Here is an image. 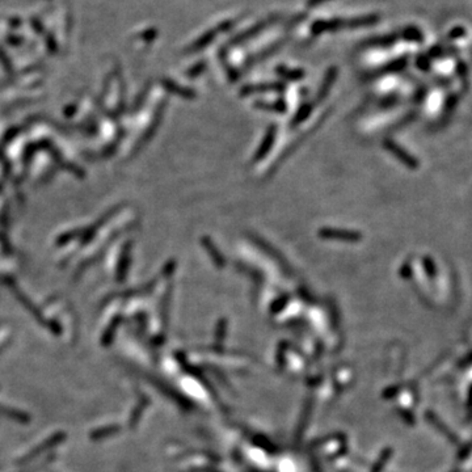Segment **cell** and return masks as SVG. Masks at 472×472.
Returning <instances> with one entry per match:
<instances>
[{"label": "cell", "mask_w": 472, "mask_h": 472, "mask_svg": "<svg viewBox=\"0 0 472 472\" xmlns=\"http://www.w3.org/2000/svg\"><path fill=\"white\" fill-rule=\"evenodd\" d=\"M217 35H218L217 28H214V29H209L207 32H205L202 35H201L200 39H197L196 41H194L193 44H192L191 46L186 49V51H188V53H196V51L202 50V49H205L206 46H209L211 42L214 41Z\"/></svg>", "instance_id": "obj_9"}, {"label": "cell", "mask_w": 472, "mask_h": 472, "mask_svg": "<svg viewBox=\"0 0 472 472\" xmlns=\"http://www.w3.org/2000/svg\"><path fill=\"white\" fill-rule=\"evenodd\" d=\"M164 85H165V88L169 89L171 92H173V93H177L179 96L185 97V99H193V97H196V92L192 91V89H188V88H182V87L175 84V83L171 82V80H164Z\"/></svg>", "instance_id": "obj_17"}, {"label": "cell", "mask_w": 472, "mask_h": 472, "mask_svg": "<svg viewBox=\"0 0 472 472\" xmlns=\"http://www.w3.org/2000/svg\"><path fill=\"white\" fill-rule=\"evenodd\" d=\"M452 51H458L457 49L454 47H443L437 45V46H433L431 49H429L428 56L429 58H442V56L446 55H451Z\"/></svg>", "instance_id": "obj_18"}, {"label": "cell", "mask_w": 472, "mask_h": 472, "mask_svg": "<svg viewBox=\"0 0 472 472\" xmlns=\"http://www.w3.org/2000/svg\"><path fill=\"white\" fill-rule=\"evenodd\" d=\"M408 65V55H403L400 58H396L393 61H391L388 65L384 66L382 68V72L388 73V72H399V71L404 70Z\"/></svg>", "instance_id": "obj_14"}, {"label": "cell", "mask_w": 472, "mask_h": 472, "mask_svg": "<svg viewBox=\"0 0 472 472\" xmlns=\"http://www.w3.org/2000/svg\"><path fill=\"white\" fill-rule=\"evenodd\" d=\"M279 18H281V15H273V16H270V17L264 18V20H261V21H258V23L255 24L253 27L248 28V29H246L244 32H241L240 34L235 35L234 39H232L231 41H230V45H232V46H234V45H240V44H243V42L248 41V40L253 39V37H256V35L260 34V33L262 32V30H265L267 28H269L270 25H272V24H274L276 21H278Z\"/></svg>", "instance_id": "obj_2"}, {"label": "cell", "mask_w": 472, "mask_h": 472, "mask_svg": "<svg viewBox=\"0 0 472 472\" xmlns=\"http://www.w3.org/2000/svg\"><path fill=\"white\" fill-rule=\"evenodd\" d=\"M340 29H344V18H331V20L317 18L310 27L311 34L315 37L327 32H337Z\"/></svg>", "instance_id": "obj_4"}, {"label": "cell", "mask_w": 472, "mask_h": 472, "mask_svg": "<svg viewBox=\"0 0 472 472\" xmlns=\"http://www.w3.org/2000/svg\"><path fill=\"white\" fill-rule=\"evenodd\" d=\"M203 246H205L206 251H207L209 255H210L211 258H213L215 267L224 268V265H226V260H224V257L222 256V253L218 251L217 247L214 246V243L211 241V239L203 238Z\"/></svg>", "instance_id": "obj_11"}, {"label": "cell", "mask_w": 472, "mask_h": 472, "mask_svg": "<svg viewBox=\"0 0 472 472\" xmlns=\"http://www.w3.org/2000/svg\"><path fill=\"white\" fill-rule=\"evenodd\" d=\"M276 133H277L276 125H270L269 129H268V131H267V134H265L264 139H262L261 144H260V147H258L257 153H256L255 160H261V159L264 158L268 153H269V150L273 147V143H274V141H276Z\"/></svg>", "instance_id": "obj_8"}, {"label": "cell", "mask_w": 472, "mask_h": 472, "mask_svg": "<svg viewBox=\"0 0 472 472\" xmlns=\"http://www.w3.org/2000/svg\"><path fill=\"white\" fill-rule=\"evenodd\" d=\"M383 146L386 150L390 151L398 160L402 161L403 164H404L405 167L409 168V169H417V168H419V160H417L413 155H411V154L408 153V151H405L404 148H403L402 146H399L396 142L391 141V139H386Z\"/></svg>", "instance_id": "obj_3"}, {"label": "cell", "mask_w": 472, "mask_h": 472, "mask_svg": "<svg viewBox=\"0 0 472 472\" xmlns=\"http://www.w3.org/2000/svg\"><path fill=\"white\" fill-rule=\"evenodd\" d=\"M329 2H332V0H307V2H306V6H307L308 8H314V7H319L324 3H329Z\"/></svg>", "instance_id": "obj_26"}, {"label": "cell", "mask_w": 472, "mask_h": 472, "mask_svg": "<svg viewBox=\"0 0 472 472\" xmlns=\"http://www.w3.org/2000/svg\"><path fill=\"white\" fill-rule=\"evenodd\" d=\"M338 75V68L336 66H332L327 70L326 75H324V80H323L322 85H320V89L317 92V101L324 100L328 95L329 89L332 88V85H333L334 80L337 79Z\"/></svg>", "instance_id": "obj_7"}, {"label": "cell", "mask_w": 472, "mask_h": 472, "mask_svg": "<svg viewBox=\"0 0 472 472\" xmlns=\"http://www.w3.org/2000/svg\"><path fill=\"white\" fill-rule=\"evenodd\" d=\"M285 84L284 83H260V84H247L244 87H241L240 89V96L247 97L255 93H261V92H284L285 91Z\"/></svg>", "instance_id": "obj_5"}, {"label": "cell", "mask_w": 472, "mask_h": 472, "mask_svg": "<svg viewBox=\"0 0 472 472\" xmlns=\"http://www.w3.org/2000/svg\"><path fill=\"white\" fill-rule=\"evenodd\" d=\"M205 68H206V62L205 61L198 62V63H196V65L193 66V67H191L188 71H186V77H189V78L197 77V75L202 73L203 71H205Z\"/></svg>", "instance_id": "obj_21"}, {"label": "cell", "mask_w": 472, "mask_h": 472, "mask_svg": "<svg viewBox=\"0 0 472 472\" xmlns=\"http://www.w3.org/2000/svg\"><path fill=\"white\" fill-rule=\"evenodd\" d=\"M422 265H424V269H425L426 274H428L430 278H434L436 277V273H437V268H436V264H434L433 258L431 257H424L422 260Z\"/></svg>", "instance_id": "obj_20"}, {"label": "cell", "mask_w": 472, "mask_h": 472, "mask_svg": "<svg viewBox=\"0 0 472 472\" xmlns=\"http://www.w3.org/2000/svg\"><path fill=\"white\" fill-rule=\"evenodd\" d=\"M255 108L257 109H264V110H270V111H276V113H285V111L288 110V106H286V103L284 100H278L276 103H262V101H256Z\"/></svg>", "instance_id": "obj_15"}, {"label": "cell", "mask_w": 472, "mask_h": 472, "mask_svg": "<svg viewBox=\"0 0 472 472\" xmlns=\"http://www.w3.org/2000/svg\"><path fill=\"white\" fill-rule=\"evenodd\" d=\"M46 41H47V47H49V49H50L51 51L55 50V49H56V45H55V40H54L53 34H47Z\"/></svg>", "instance_id": "obj_28"}, {"label": "cell", "mask_w": 472, "mask_h": 472, "mask_svg": "<svg viewBox=\"0 0 472 472\" xmlns=\"http://www.w3.org/2000/svg\"><path fill=\"white\" fill-rule=\"evenodd\" d=\"M464 35H466V28L455 27L450 30L447 37H449L450 40H458V39H462V37H464Z\"/></svg>", "instance_id": "obj_22"}, {"label": "cell", "mask_w": 472, "mask_h": 472, "mask_svg": "<svg viewBox=\"0 0 472 472\" xmlns=\"http://www.w3.org/2000/svg\"><path fill=\"white\" fill-rule=\"evenodd\" d=\"M276 71L279 77H282L286 80H293V82L300 80L306 77L305 70H302V68H289L286 66H278Z\"/></svg>", "instance_id": "obj_12"}, {"label": "cell", "mask_w": 472, "mask_h": 472, "mask_svg": "<svg viewBox=\"0 0 472 472\" xmlns=\"http://www.w3.org/2000/svg\"><path fill=\"white\" fill-rule=\"evenodd\" d=\"M236 23H238V21H236V20H226V21H223V23H220L219 25H218V27H217L218 33L229 32L230 29H232V28H234V25H235V24H236Z\"/></svg>", "instance_id": "obj_23"}, {"label": "cell", "mask_w": 472, "mask_h": 472, "mask_svg": "<svg viewBox=\"0 0 472 472\" xmlns=\"http://www.w3.org/2000/svg\"><path fill=\"white\" fill-rule=\"evenodd\" d=\"M400 37L405 40L407 42H414V44H422L424 41V35L422 32L414 25H408L400 33Z\"/></svg>", "instance_id": "obj_13"}, {"label": "cell", "mask_w": 472, "mask_h": 472, "mask_svg": "<svg viewBox=\"0 0 472 472\" xmlns=\"http://www.w3.org/2000/svg\"><path fill=\"white\" fill-rule=\"evenodd\" d=\"M319 236L328 240H341L346 243H357L362 239V234L353 230L334 229V227H322L319 230Z\"/></svg>", "instance_id": "obj_1"}, {"label": "cell", "mask_w": 472, "mask_h": 472, "mask_svg": "<svg viewBox=\"0 0 472 472\" xmlns=\"http://www.w3.org/2000/svg\"><path fill=\"white\" fill-rule=\"evenodd\" d=\"M30 24H32L33 28H34L35 32L39 33V34H42V33H44V25H42V23L39 20V18H32V20H30Z\"/></svg>", "instance_id": "obj_25"}, {"label": "cell", "mask_w": 472, "mask_h": 472, "mask_svg": "<svg viewBox=\"0 0 472 472\" xmlns=\"http://www.w3.org/2000/svg\"><path fill=\"white\" fill-rule=\"evenodd\" d=\"M381 16L378 13H369V15L355 16V17L344 18V28L348 29H355V28H365L372 27L379 23Z\"/></svg>", "instance_id": "obj_6"}, {"label": "cell", "mask_w": 472, "mask_h": 472, "mask_svg": "<svg viewBox=\"0 0 472 472\" xmlns=\"http://www.w3.org/2000/svg\"><path fill=\"white\" fill-rule=\"evenodd\" d=\"M457 72H458V75H459V77L461 78H464L467 75V72H468V67H467V65L466 63H464V62H458V65H457Z\"/></svg>", "instance_id": "obj_24"}, {"label": "cell", "mask_w": 472, "mask_h": 472, "mask_svg": "<svg viewBox=\"0 0 472 472\" xmlns=\"http://www.w3.org/2000/svg\"><path fill=\"white\" fill-rule=\"evenodd\" d=\"M416 67L421 71H425V72L430 70V58L428 56V54H419L416 56Z\"/></svg>", "instance_id": "obj_19"}, {"label": "cell", "mask_w": 472, "mask_h": 472, "mask_svg": "<svg viewBox=\"0 0 472 472\" xmlns=\"http://www.w3.org/2000/svg\"><path fill=\"white\" fill-rule=\"evenodd\" d=\"M400 273H402V276L404 277V278H408V277H411V273H412L411 265L408 264V262H405V264L402 267V269H400Z\"/></svg>", "instance_id": "obj_27"}, {"label": "cell", "mask_w": 472, "mask_h": 472, "mask_svg": "<svg viewBox=\"0 0 472 472\" xmlns=\"http://www.w3.org/2000/svg\"><path fill=\"white\" fill-rule=\"evenodd\" d=\"M311 111H312L311 104H308V103L303 104V105L298 109V111L295 113L293 120H291V126H298V125H300L302 122H305V121L310 117Z\"/></svg>", "instance_id": "obj_16"}, {"label": "cell", "mask_w": 472, "mask_h": 472, "mask_svg": "<svg viewBox=\"0 0 472 472\" xmlns=\"http://www.w3.org/2000/svg\"><path fill=\"white\" fill-rule=\"evenodd\" d=\"M399 39V33H391V34L378 35V37H371L364 42V46L369 47H388L392 46Z\"/></svg>", "instance_id": "obj_10"}]
</instances>
